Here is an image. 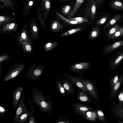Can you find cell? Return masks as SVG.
I'll return each instance as SVG.
<instances>
[{
    "mask_svg": "<svg viewBox=\"0 0 123 123\" xmlns=\"http://www.w3.org/2000/svg\"><path fill=\"white\" fill-rule=\"evenodd\" d=\"M55 12L56 16L58 18L67 23L68 25H75L82 24L81 22H78L76 21L71 20L69 19V18H67L63 16L57 11H56Z\"/></svg>",
    "mask_w": 123,
    "mask_h": 123,
    "instance_id": "83f0119b",
    "label": "cell"
},
{
    "mask_svg": "<svg viewBox=\"0 0 123 123\" xmlns=\"http://www.w3.org/2000/svg\"><path fill=\"white\" fill-rule=\"evenodd\" d=\"M18 43L20 44L21 42H26L31 43L32 40L30 37L26 29H23L18 39Z\"/></svg>",
    "mask_w": 123,
    "mask_h": 123,
    "instance_id": "7402d4cb",
    "label": "cell"
},
{
    "mask_svg": "<svg viewBox=\"0 0 123 123\" xmlns=\"http://www.w3.org/2000/svg\"><path fill=\"white\" fill-rule=\"evenodd\" d=\"M25 0H22V1H24Z\"/></svg>",
    "mask_w": 123,
    "mask_h": 123,
    "instance_id": "816d5d0a",
    "label": "cell"
},
{
    "mask_svg": "<svg viewBox=\"0 0 123 123\" xmlns=\"http://www.w3.org/2000/svg\"><path fill=\"white\" fill-rule=\"evenodd\" d=\"M38 18L39 21L41 24L43 28V30L44 31H46V22L47 17H46L45 14V13L43 14L39 10V9L37 11Z\"/></svg>",
    "mask_w": 123,
    "mask_h": 123,
    "instance_id": "603a6c76",
    "label": "cell"
},
{
    "mask_svg": "<svg viewBox=\"0 0 123 123\" xmlns=\"http://www.w3.org/2000/svg\"><path fill=\"white\" fill-rule=\"evenodd\" d=\"M119 93L118 96V103L123 105V89Z\"/></svg>",
    "mask_w": 123,
    "mask_h": 123,
    "instance_id": "bcb514c9",
    "label": "cell"
},
{
    "mask_svg": "<svg viewBox=\"0 0 123 123\" xmlns=\"http://www.w3.org/2000/svg\"><path fill=\"white\" fill-rule=\"evenodd\" d=\"M71 7L69 5L65 6L62 8V12L65 15H68L71 11Z\"/></svg>",
    "mask_w": 123,
    "mask_h": 123,
    "instance_id": "f6af8a7d",
    "label": "cell"
},
{
    "mask_svg": "<svg viewBox=\"0 0 123 123\" xmlns=\"http://www.w3.org/2000/svg\"><path fill=\"white\" fill-rule=\"evenodd\" d=\"M85 0H76L73 9L66 17V18H69L73 17Z\"/></svg>",
    "mask_w": 123,
    "mask_h": 123,
    "instance_id": "ffe728a7",
    "label": "cell"
},
{
    "mask_svg": "<svg viewBox=\"0 0 123 123\" xmlns=\"http://www.w3.org/2000/svg\"><path fill=\"white\" fill-rule=\"evenodd\" d=\"M87 91L91 96L97 101H98V95L96 88L94 83L88 80L81 79Z\"/></svg>",
    "mask_w": 123,
    "mask_h": 123,
    "instance_id": "9c48e42d",
    "label": "cell"
},
{
    "mask_svg": "<svg viewBox=\"0 0 123 123\" xmlns=\"http://www.w3.org/2000/svg\"><path fill=\"white\" fill-rule=\"evenodd\" d=\"M117 123H123V122L122 121H118Z\"/></svg>",
    "mask_w": 123,
    "mask_h": 123,
    "instance_id": "681fc988",
    "label": "cell"
},
{
    "mask_svg": "<svg viewBox=\"0 0 123 123\" xmlns=\"http://www.w3.org/2000/svg\"><path fill=\"white\" fill-rule=\"evenodd\" d=\"M123 35V27L121 26L120 28L116 31L109 38L112 39L122 36Z\"/></svg>",
    "mask_w": 123,
    "mask_h": 123,
    "instance_id": "8d00e7d4",
    "label": "cell"
},
{
    "mask_svg": "<svg viewBox=\"0 0 123 123\" xmlns=\"http://www.w3.org/2000/svg\"><path fill=\"white\" fill-rule=\"evenodd\" d=\"M98 9L96 0H88L84 10L83 16L86 18L89 17L91 21L95 18Z\"/></svg>",
    "mask_w": 123,
    "mask_h": 123,
    "instance_id": "3957f363",
    "label": "cell"
},
{
    "mask_svg": "<svg viewBox=\"0 0 123 123\" xmlns=\"http://www.w3.org/2000/svg\"><path fill=\"white\" fill-rule=\"evenodd\" d=\"M109 5L110 7L112 9L117 11H123V3L120 0H111Z\"/></svg>",
    "mask_w": 123,
    "mask_h": 123,
    "instance_id": "ac0fdd59",
    "label": "cell"
},
{
    "mask_svg": "<svg viewBox=\"0 0 123 123\" xmlns=\"http://www.w3.org/2000/svg\"><path fill=\"white\" fill-rule=\"evenodd\" d=\"M45 69L44 65H42L37 66L35 64L27 71L26 76L31 81L37 80L42 75Z\"/></svg>",
    "mask_w": 123,
    "mask_h": 123,
    "instance_id": "7a4b0ae2",
    "label": "cell"
},
{
    "mask_svg": "<svg viewBox=\"0 0 123 123\" xmlns=\"http://www.w3.org/2000/svg\"><path fill=\"white\" fill-rule=\"evenodd\" d=\"M63 75L79 89L88 92L85 86L81 81V79L70 74H64Z\"/></svg>",
    "mask_w": 123,
    "mask_h": 123,
    "instance_id": "30bf717a",
    "label": "cell"
},
{
    "mask_svg": "<svg viewBox=\"0 0 123 123\" xmlns=\"http://www.w3.org/2000/svg\"><path fill=\"white\" fill-rule=\"evenodd\" d=\"M69 19L76 21L81 22L82 24L89 22L88 20L86 18L83 17H78L74 18H69Z\"/></svg>",
    "mask_w": 123,
    "mask_h": 123,
    "instance_id": "ee69618b",
    "label": "cell"
},
{
    "mask_svg": "<svg viewBox=\"0 0 123 123\" xmlns=\"http://www.w3.org/2000/svg\"><path fill=\"white\" fill-rule=\"evenodd\" d=\"M9 57L10 56L7 55H5L0 56V62L8 59Z\"/></svg>",
    "mask_w": 123,
    "mask_h": 123,
    "instance_id": "7dc6e473",
    "label": "cell"
},
{
    "mask_svg": "<svg viewBox=\"0 0 123 123\" xmlns=\"http://www.w3.org/2000/svg\"><path fill=\"white\" fill-rule=\"evenodd\" d=\"M72 106L73 110L76 113L84 117L87 112L93 110L91 107L78 102H75L73 103Z\"/></svg>",
    "mask_w": 123,
    "mask_h": 123,
    "instance_id": "277c9868",
    "label": "cell"
},
{
    "mask_svg": "<svg viewBox=\"0 0 123 123\" xmlns=\"http://www.w3.org/2000/svg\"><path fill=\"white\" fill-rule=\"evenodd\" d=\"M35 0H28L24 7V10L27 14L29 12L33 6Z\"/></svg>",
    "mask_w": 123,
    "mask_h": 123,
    "instance_id": "74e56055",
    "label": "cell"
},
{
    "mask_svg": "<svg viewBox=\"0 0 123 123\" xmlns=\"http://www.w3.org/2000/svg\"><path fill=\"white\" fill-rule=\"evenodd\" d=\"M30 111L28 110L21 115L18 123H22L25 122L30 117Z\"/></svg>",
    "mask_w": 123,
    "mask_h": 123,
    "instance_id": "d590c367",
    "label": "cell"
},
{
    "mask_svg": "<svg viewBox=\"0 0 123 123\" xmlns=\"http://www.w3.org/2000/svg\"><path fill=\"white\" fill-rule=\"evenodd\" d=\"M119 77L118 73H117L115 74L111 79L110 82V87L111 89L114 85L118 81Z\"/></svg>",
    "mask_w": 123,
    "mask_h": 123,
    "instance_id": "b9f144b4",
    "label": "cell"
},
{
    "mask_svg": "<svg viewBox=\"0 0 123 123\" xmlns=\"http://www.w3.org/2000/svg\"><path fill=\"white\" fill-rule=\"evenodd\" d=\"M3 3L2 5L0 6V8L3 7L12 8L13 5L11 0H0Z\"/></svg>",
    "mask_w": 123,
    "mask_h": 123,
    "instance_id": "ab89813d",
    "label": "cell"
},
{
    "mask_svg": "<svg viewBox=\"0 0 123 123\" xmlns=\"http://www.w3.org/2000/svg\"><path fill=\"white\" fill-rule=\"evenodd\" d=\"M12 20V18L9 17L0 16V27L3 23L10 22Z\"/></svg>",
    "mask_w": 123,
    "mask_h": 123,
    "instance_id": "7bdbcfd3",
    "label": "cell"
},
{
    "mask_svg": "<svg viewBox=\"0 0 123 123\" xmlns=\"http://www.w3.org/2000/svg\"><path fill=\"white\" fill-rule=\"evenodd\" d=\"M96 112L99 119L101 121L106 122V118L102 111L100 109H97Z\"/></svg>",
    "mask_w": 123,
    "mask_h": 123,
    "instance_id": "60d3db41",
    "label": "cell"
},
{
    "mask_svg": "<svg viewBox=\"0 0 123 123\" xmlns=\"http://www.w3.org/2000/svg\"><path fill=\"white\" fill-rule=\"evenodd\" d=\"M25 64H20L11 69L5 75L4 78L5 81H7L13 79L17 76L24 68Z\"/></svg>",
    "mask_w": 123,
    "mask_h": 123,
    "instance_id": "52a82bcc",
    "label": "cell"
},
{
    "mask_svg": "<svg viewBox=\"0 0 123 123\" xmlns=\"http://www.w3.org/2000/svg\"><path fill=\"white\" fill-rule=\"evenodd\" d=\"M20 44L22 46L24 50L27 53L31 52L32 50V43H28L26 42H23Z\"/></svg>",
    "mask_w": 123,
    "mask_h": 123,
    "instance_id": "836d02e7",
    "label": "cell"
},
{
    "mask_svg": "<svg viewBox=\"0 0 123 123\" xmlns=\"http://www.w3.org/2000/svg\"><path fill=\"white\" fill-rule=\"evenodd\" d=\"M123 15L121 14H117L112 16L108 20L103 27L106 30L116 24L123 17Z\"/></svg>",
    "mask_w": 123,
    "mask_h": 123,
    "instance_id": "e0dca14e",
    "label": "cell"
},
{
    "mask_svg": "<svg viewBox=\"0 0 123 123\" xmlns=\"http://www.w3.org/2000/svg\"><path fill=\"white\" fill-rule=\"evenodd\" d=\"M123 45V40L118 41L108 44L104 49L103 53L105 54L110 53L121 47Z\"/></svg>",
    "mask_w": 123,
    "mask_h": 123,
    "instance_id": "9a60e30c",
    "label": "cell"
},
{
    "mask_svg": "<svg viewBox=\"0 0 123 123\" xmlns=\"http://www.w3.org/2000/svg\"><path fill=\"white\" fill-rule=\"evenodd\" d=\"M30 30L32 39L34 41H36L38 38V30L34 18H33L31 21Z\"/></svg>",
    "mask_w": 123,
    "mask_h": 123,
    "instance_id": "2e32d148",
    "label": "cell"
},
{
    "mask_svg": "<svg viewBox=\"0 0 123 123\" xmlns=\"http://www.w3.org/2000/svg\"><path fill=\"white\" fill-rule=\"evenodd\" d=\"M25 93L23 92L22 95L19 100V102L18 106L15 117L14 123L18 122L19 117L23 113L27 111L25 103Z\"/></svg>",
    "mask_w": 123,
    "mask_h": 123,
    "instance_id": "8992f818",
    "label": "cell"
},
{
    "mask_svg": "<svg viewBox=\"0 0 123 123\" xmlns=\"http://www.w3.org/2000/svg\"><path fill=\"white\" fill-rule=\"evenodd\" d=\"M50 3L49 0H43L42 8L44 11L45 16L47 17L50 8Z\"/></svg>",
    "mask_w": 123,
    "mask_h": 123,
    "instance_id": "f1b7e54d",
    "label": "cell"
},
{
    "mask_svg": "<svg viewBox=\"0 0 123 123\" xmlns=\"http://www.w3.org/2000/svg\"><path fill=\"white\" fill-rule=\"evenodd\" d=\"M63 27V25L56 20L52 21L50 25L51 30L54 32H57L60 31Z\"/></svg>",
    "mask_w": 123,
    "mask_h": 123,
    "instance_id": "d4e9b609",
    "label": "cell"
},
{
    "mask_svg": "<svg viewBox=\"0 0 123 123\" xmlns=\"http://www.w3.org/2000/svg\"><path fill=\"white\" fill-rule=\"evenodd\" d=\"M1 74V69L0 67V77Z\"/></svg>",
    "mask_w": 123,
    "mask_h": 123,
    "instance_id": "f907efd6",
    "label": "cell"
},
{
    "mask_svg": "<svg viewBox=\"0 0 123 123\" xmlns=\"http://www.w3.org/2000/svg\"><path fill=\"white\" fill-rule=\"evenodd\" d=\"M121 26H119L117 23L115 24L112 25L108 31L107 34V37L109 38L112 35L120 28Z\"/></svg>",
    "mask_w": 123,
    "mask_h": 123,
    "instance_id": "e575fe53",
    "label": "cell"
},
{
    "mask_svg": "<svg viewBox=\"0 0 123 123\" xmlns=\"http://www.w3.org/2000/svg\"><path fill=\"white\" fill-rule=\"evenodd\" d=\"M100 32L99 26L96 25L93 27L91 31L89 36L90 40H93L98 37Z\"/></svg>",
    "mask_w": 123,
    "mask_h": 123,
    "instance_id": "4316f807",
    "label": "cell"
},
{
    "mask_svg": "<svg viewBox=\"0 0 123 123\" xmlns=\"http://www.w3.org/2000/svg\"><path fill=\"white\" fill-rule=\"evenodd\" d=\"M98 9L100 8L104 2L105 0H96Z\"/></svg>",
    "mask_w": 123,
    "mask_h": 123,
    "instance_id": "c3c4849f",
    "label": "cell"
},
{
    "mask_svg": "<svg viewBox=\"0 0 123 123\" xmlns=\"http://www.w3.org/2000/svg\"><path fill=\"white\" fill-rule=\"evenodd\" d=\"M111 111L113 115L117 119H123V105L118 103L116 104L114 101L112 102Z\"/></svg>",
    "mask_w": 123,
    "mask_h": 123,
    "instance_id": "8fae6325",
    "label": "cell"
},
{
    "mask_svg": "<svg viewBox=\"0 0 123 123\" xmlns=\"http://www.w3.org/2000/svg\"><path fill=\"white\" fill-rule=\"evenodd\" d=\"M28 102L30 103L31 106V111L28 122L29 123H36L35 121V116L33 114L34 112V106L30 98H28Z\"/></svg>",
    "mask_w": 123,
    "mask_h": 123,
    "instance_id": "1f68e13d",
    "label": "cell"
},
{
    "mask_svg": "<svg viewBox=\"0 0 123 123\" xmlns=\"http://www.w3.org/2000/svg\"><path fill=\"white\" fill-rule=\"evenodd\" d=\"M123 80V72L122 71L119 77L118 81L111 89V91L109 94L110 99L112 100L116 97L117 93L121 86Z\"/></svg>",
    "mask_w": 123,
    "mask_h": 123,
    "instance_id": "7c38bea8",
    "label": "cell"
},
{
    "mask_svg": "<svg viewBox=\"0 0 123 123\" xmlns=\"http://www.w3.org/2000/svg\"><path fill=\"white\" fill-rule=\"evenodd\" d=\"M90 64L88 62H82L73 64L68 68L71 71L77 73H81L85 71L89 67Z\"/></svg>",
    "mask_w": 123,
    "mask_h": 123,
    "instance_id": "ba28073f",
    "label": "cell"
},
{
    "mask_svg": "<svg viewBox=\"0 0 123 123\" xmlns=\"http://www.w3.org/2000/svg\"><path fill=\"white\" fill-rule=\"evenodd\" d=\"M99 18L96 21V25L99 26L104 24L107 21L110 16V12H104L99 13Z\"/></svg>",
    "mask_w": 123,
    "mask_h": 123,
    "instance_id": "d6986e66",
    "label": "cell"
},
{
    "mask_svg": "<svg viewBox=\"0 0 123 123\" xmlns=\"http://www.w3.org/2000/svg\"><path fill=\"white\" fill-rule=\"evenodd\" d=\"M32 97L33 103L39 107L41 111L51 114L53 111L54 107L51 100L52 95L51 93L45 97L42 91L38 88L35 87L32 90Z\"/></svg>",
    "mask_w": 123,
    "mask_h": 123,
    "instance_id": "6da1fadb",
    "label": "cell"
},
{
    "mask_svg": "<svg viewBox=\"0 0 123 123\" xmlns=\"http://www.w3.org/2000/svg\"><path fill=\"white\" fill-rule=\"evenodd\" d=\"M23 89V87L18 86L14 90L12 94V105L14 108H17Z\"/></svg>",
    "mask_w": 123,
    "mask_h": 123,
    "instance_id": "4fadbf2b",
    "label": "cell"
},
{
    "mask_svg": "<svg viewBox=\"0 0 123 123\" xmlns=\"http://www.w3.org/2000/svg\"><path fill=\"white\" fill-rule=\"evenodd\" d=\"M97 113L94 110L87 112L84 117L86 119L91 121H94L96 119Z\"/></svg>",
    "mask_w": 123,
    "mask_h": 123,
    "instance_id": "f546056e",
    "label": "cell"
},
{
    "mask_svg": "<svg viewBox=\"0 0 123 123\" xmlns=\"http://www.w3.org/2000/svg\"><path fill=\"white\" fill-rule=\"evenodd\" d=\"M58 44V42L57 41L48 43L44 45V49L46 52L50 51L55 48Z\"/></svg>",
    "mask_w": 123,
    "mask_h": 123,
    "instance_id": "d6a6232c",
    "label": "cell"
},
{
    "mask_svg": "<svg viewBox=\"0 0 123 123\" xmlns=\"http://www.w3.org/2000/svg\"><path fill=\"white\" fill-rule=\"evenodd\" d=\"M123 52L120 51L113 55L109 60L110 70L113 71L116 69L123 60Z\"/></svg>",
    "mask_w": 123,
    "mask_h": 123,
    "instance_id": "5b68a950",
    "label": "cell"
},
{
    "mask_svg": "<svg viewBox=\"0 0 123 123\" xmlns=\"http://www.w3.org/2000/svg\"><path fill=\"white\" fill-rule=\"evenodd\" d=\"M17 25L14 23H9L5 25L2 29L3 32L15 31L17 28Z\"/></svg>",
    "mask_w": 123,
    "mask_h": 123,
    "instance_id": "484cf974",
    "label": "cell"
},
{
    "mask_svg": "<svg viewBox=\"0 0 123 123\" xmlns=\"http://www.w3.org/2000/svg\"><path fill=\"white\" fill-rule=\"evenodd\" d=\"M77 98L79 100L83 102L90 103L91 101L85 92L80 91L77 96Z\"/></svg>",
    "mask_w": 123,
    "mask_h": 123,
    "instance_id": "cb8c5ba5",
    "label": "cell"
},
{
    "mask_svg": "<svg viewBox=\"0 0 123 123\" xmlns=\"http://www.w3.org/2000/svg\"><path fill=\"white\" fill-rule=\"evenodd\" d=\"M83 29L81 27H76L68 30L62 33L60 36V37H64L68 36L78 32Z\"/></svg>",
    "mask_w": 123,
    "mask_h": 123,
    "instance_id": "4dcf8cb0",
    "label": "cell"
},
{
    "mask_svg": "<svg viewBox=\"0 0 123 123\" xmlns=\"http://www.w3.org/2000/svg\"><path fill=\"white\" fill-rule=\"evenodd\" d=\"M61 77H59L56 79L55 85L58 92L62 96L66 98L67 95L66 92L62 83Z\"/></svg>",
    "mask_w": 123,
    "mask_h": 123,
    "instance_id": "44dd1931",
    "label": "cell"
},
{
    "mask_svg": "<svg viewBox=\"0 0 123 123\" xmlns=\"http://www.w3.org/2000/svg\"><path fill=\"white\" fill-rule=\"evenodd\" d=\"M63 86L68 95L72 96L74 93V89L73 84L67 78H63L62 81Z\"/></svg>",
    "mask_w": 123,
    "mask_h": 123,
    "instance_id": "5bb4252c",
    "label": "cell"
},
{
    "mask_svg": "<svg viewBox=\"0 0 123 123\" xmlns=\"http://www.w3.org/2000/svg\"><path fill=\"white\" fill-rule=\"evenodd\" d=\"M56 123H71V120L68 118L62 115L60 116L59 118L56 120Z\"/></svg>",
    "mask_w": 123,
    "mask_h": 123,
    "instance_id": "f35d334b",
    "label": "cell"
},
{
    "mask_svg": "<svg viewBox=\"0 0 123 123\" xmlns=\"http://www.w3.org/2000/svg\"></svg>",
    "mask_w": 123,
    "mask_h": 123,
    "instance_id": "f5cc1de1",
    "label": "cell"
}]
</instances>
